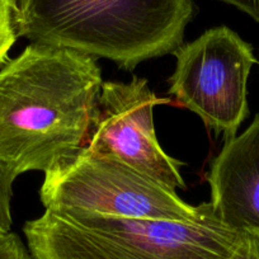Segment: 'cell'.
<instances>
[{"mask_svg": "<svg viewBox=\"0 0 259 259\" xmlns=\"http://www.w3.org/2000/svg\"><path fill=\"white\" fill-rule=\"evenodd\" d=\"M17 38L16 0H0V68L7 62Z\"/></svg>", "mask_w": 259, "mask_h": 259, "instance_id": "8", "label": "cell"}, {"mask_svg": "<svg viewBox=\"0 0 259 259\" xmlns=\"http://www.w3.org/2000/svg\"><path fill=\"white\" fill-rule=\"evenodd\" d=\"M39 197L45 208L148 220L193 221L205 207V202L198 206L184 202L171 187L116 156L87 146L45 171Z\"/></svg>", "mask_w": 259, "mask_h": 259, "instance_id": "4", "label": "cell"}, {"mask_svg": "<svg viewBox=\"0 0 259 259\" xmlns=\"http://www.w3.org/2000/svg\"><path fill=\"white\" fill-rule=\"evenodd\" d=\"M206 179L213 211L226 226L259 230V113L244 133L226 139Z\"/></svg>", "mask_w": 259, "mask_h": 259, "instance_id": "7", "label": "cell"}, {"mask_svg": "<svg viewBox=\"0 0 259 259\" xmlns=\"http://www.w3.org/2000/svg\"><path fill=\"white\" fill-rule=\"evenodd\" d=\"M23 233L33 259H228L240 231L205 202L193 221L46 208Z\"/></svg>", "mask_w": 259, "mask_h": 259, "instance_id": "3", "label": "cell"}, {"mask_svg": "<svg viewBox=\"0 0 259 259\" xmlns=\"http://www.w3.org/2000/svg\"><path fill=\"white\" fill-rule=\"evenodd\" d=\"M235 7L239 11L250 16L254 21L259 22V0H220Z\"/></svg>", "mask_w": 259, "mask_h": 259, "instance_id": "12", "label": "cell"}, {"mask_svg": "<svg viewBox=\"0 0 259 259\" xmlns=\"http://www.w3.org/2000/svg\"><path fill=\"white\" fill-rule=\"evenodd\" d=\"M196 14L193 0H16L18 37L113 61L174 54Z\"/></svg>", "mask_w": 259, "mask_h": 259, "instance_id": "2", "label": "cell"}, {"mask_svg": "<svg viewBox=\"0 0 259 259\" xmlns=\"http://www.w3.org/2000/svg\"><path fill=\"white\" fill-rule=\"evenodd\" d=\"M169 102L156 97L145 78L103 81L85 146L116 156L171 188H186L179 170L183 163L169 156L155 135L154 108Z\"/></svg>", "mask_w": 259, "mask_h": 259, "instance_id": "6", "label": "cell"}, {"mask_svg": "<svg viewBox=\"0 0 259 259\" xmlns=\"http://www.w3.org/2000/svg\"><path fill=\"white\" fill-rule=\"evenodd\" d=\"M173 55L177 64L169 94L216 136L234 138L249 114L246 84L256 62L251 45L220 26L181 45Z\"/></svg>", "mask_w": 259, "mask_h": 259, "instance_id": "5", "label": "cell"}, {"mask_svg": "<svg viewBox=\"0 0 259 259\" xmlns=\"http://www.w3.org/2000/svg\"><path fill=\"white\" fill-rule=\"evenodd\" d=\"M96 57L31 42L0 68V168L46 171L85 146L101 96Z\"/></svg>", "mask_w": 259, "mask_h": 259, "instance_id": "1", "label": "cell"}, {"mask_svg": "<svg viewBox=\"0 0 259 259\" xmlns=\"http://www.w3.org/2000/svg\"><path fill=\"white\" fill-rule=\"evenodd\" d=\"M228 259H259V230L240 231Z\"/></svg>", "mask_w": 259, "mask_h": 259, "instance_id": "10", "label": "cell"}, {"mask_svg": "<svg viewBox=\"0 0 259 259\" xmlns=\"http://www.w3.org/2000/svg\"><path fill=\"white\" fill-rule=\"evenodd\" d=\"M14 178L0 168V235L9 233L12 228L11 201L13 196Z\"/></svg>", "mask_w": 259, "mask_h": 259, "instance_id": "9", "label": "cell"}, {"mask_svg": "<svg viewBox=\"0 0 259 259\" xmlns=\"http://www.w3.org/2000/svg\"><path fill=\"white\" fill-rule=\"evenodd\" d=\"M0 259H33L32 254L17 234L0 235Z\"/></svg>", "mask_w": 259, "mask_h": 259, "instance_id": "11", "label": "cell"}]
</instances>
